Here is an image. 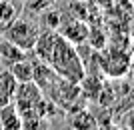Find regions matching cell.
<instances>
[{
    "label": "cell",
    "mask_w": 134,
    "mask_h": 130,
    "mask_svg": "<svg viewBox=\"0 0 134 130\" xmlns=\"http://www.w3.org/2000/svg\"><path fill=\"white\" fill-rule=\"evenodd\" d=\"M48 64L54 68V72L60 78L68 80V82H74V84H78L84 78V74H86V68H84L82 60H80L78 52H76V46L70 44L66 38H62L60 34L56 36Z\"/></svg>",
    "instance_id": "1"
},
{
    "label": "cell",
    "mask_w": 134,
    "mask_h": 130,
    "mask_svg": "<svg viewBox=\"0 0 134 130\" xmlns=\"http://www.w3.org/2000/svg\"><path fill=\"white\" fill-rule=\"evenodd\" d=\"M38 32H40V26L36 22L28 20V18L16 16L12 22H8L4 26L2 36H4L6 40H10L12 44L20 46L22 50L28 52V50H32V46H34V42H36Z\"/></svg>",
    "instance_id": "2"
},
{
    "label": "cell",
    "mask_w": 134,
    "mask_h": 130,
    "mask_svg": "<svg viewBox=\"0 0 134 130\" xmlns=\"http://www.w3.org/2000/svg\"><path fill=\"white\" fill-rule=\"evenodd\" d=\"M130 64H132V58H130L128 52H124V50H110L106 54H100V68L110 78L124 76L128 72Z\"/></svg>",
    "instance_id": "3"
},
{
    "label": "cell",
    "mask_w": 134,
    "mask_h": 130,
    "mask_svg": "<svg viewBox=\"0 0 134 130\" xmlns=\"http://www.w3.org/2000/svg\"><path fill=\"white\" fill-rule=\"evenodd\" d=\"M58 34L62 38H66L70 44L78 46V44H84L86 38H88V26L78 20V18H70V20H62L60 28H58Z\"/></svg>",
    "instance_id": "4"
},
{
    "label": "cell",
    "mask_w": 134,
    "mask_h": 130,
    "mask_svg": "<svg viewBox=\"0 0 134 130\" xmlns=\"http://www.w3.org/2000/svg\"><path fill=\"white\" fill-rule=\"evenodd\" d=\"M32 82L36 86H38L40 90L44 92V90H48L52 84H54V80L58 78V74L54 72V68L50 66L48 62H32Z\"/></svg>",
    "instance_id": "5"
},
{
    "label": "cell",
    "mask_w": 134,
    "mask_h": 130,
    "mask_svg": "<svg viewBox=\"0 0 134 130\" xmlns=\"http://www.w3.org/2000/svg\"><path fill=\"white\" fill-rule=\"evenodd\" d=\"M56 36H58V32H54V30H44V28L40 30L38 36H36V42H34L32 50H34V54H36L42 62H48V60H50Z\"/></svg>",
    "instance_id": "6"
},
{
    "label": "cell",
    "mask_w": 134,
    "mask_h": 130,
    "mask_svg": "<svg viewBox=\"0 0 134 130\" xmlns=\"http://www.w3.org/2000/svg\"><path fill=\"white\" fill-rule=\"evenodd\" d=\"M22 128V116L18 114L14 104L0 106V130H20Z\"/></svg>",
    "instance_id": "7"
},
{
    "label": "cell",
    "mask_w": 134,
    "mask_h": 130,
    "mask_svg": "<svg viewBox=\"0 0 134 130\" xmlns=\"http://www.w3.org/2000/svg\"><path fill=\"white\" fill-rule=\"evenodd\" d=\"M16 86H18V82H16V78L10 74L8 68L0 70V106L12 102L14 92H16Z\"/></svg>",
    "instance_id": "8"
},
{
    "label": "cell",
    "mask_w": 134,
    "mask_h": 130,
    "mask_svg": "<svg viewBox=\"0 0 134 130\" xmlns=\"http://www.w3.org/2000/svg\"><path fill=\"white\" fill-rule=\"evenodd\" d=\"M26 58V50H22L20 46L12 44L10 40L6 38H0V60L8 66V64L16 62V60H22Z\"/></svg>",
    "instance_id": "9"
},
{
    "label": "cell",
    "mask_w": 134,
    "mask_h": 130,
    "mask_svg": "<svg viewBox=\"0 0 134 130\" xmlns=\"http://www.w3.org/2000/svg\"><path fill=\"white\" fill-rule=\"evenodd\" d=\"M8 70H10V74L16 78V82L20 84V82H28V80H32V60H28L26 58H22V60H16V62L8 64Z\"/></svg>",
    "instance_id": "10"
},
{
    "label": "cell",
    "mask_w": 134,
    "mask_h": 130,
    "mask_svg": "<svg viewBox=\"0 0 134 130\" xmlns=\"http://www.w3.org/2000/svg\"><path fill=\"white\" fill-rule=\"evenodd\" d=\"M38 16H40V28L58 32V28H60V24H62V12L60 10H56L54 6H52V8L42 10Z\"/></svg>",
    "instance_id": "11"
},
{
    "label": "cell",
    "mask_w": 134,
    "mask_h": 130,
    "mask_svg": "<svg viewBox=\"0 0 134 130\" xmlns=\"http://www.w3.org/2000/svg\"><path fill=\"white\" fill-rule=\"evenodd\" d=\"M94 126H96L94 116L90 112H86L84 108L72 112V128H76V130H94Z\"/></svg>",
    "instance_id": "12"
},
{
    "label": "cell",
    "mask_w": 134,
    "mask_h": 130,
    "mask_svg": "<svg viewBox=\"0 0 134 130\" xmlns=\"http://www.w3.org/2000/svg\"><path fill=\"white\" fill-rule=\"evenodd\" d=\"M18 6L14 4V0H0V24L6 26L18 16Z\"/></svg>",
    "instance_id": "13"
},
{
    "label": "cell",
    "mask_w": 134,
    "mask_h": 130,
    "mask_svg": "<svg viewBox=\"0 0 134 130\" xmlns=\"http://www.w3.org/2000/svg\"><path fill=\"white\" fill-rule=\"evenodd\" d=\"M56 2H58V0H24V8H26L30 14H36V16H38L42 10L56 6Z\"/></svg>",
    "instance_id": "14"
},
{
    "label": "cell",
    "mask_w": 134,
    "mask_h": 130,
    "mask_svg": "<svg viewBox=\"0 0 134 130\" xmlns=\"http://www.w3.org/2000/svg\"><path fill=\"white\" fill-rule=\"evenodd\" d=\"M64 130H76V128H72V126H68V128H64Z\"/></svg>",
    "instance_id": "15"
},
{
    "label": "cell",
    "mask_w": 134,
    "mask_h": 130,
    "mask_svg": "<svg viewBox=\"0 0 134 130\" xmlns=\"http://www.w3.org/2000/svg\"><path fill=\"white\" fill-rule=\"evenodd\" d=\"M16 2H24V0H16Z\"/></svg>",
    "instance_id": "16"
},
{
    "label": "cell",
    "mask_w": 134,
    "mask_h": 130,
    "mask_svg": "<svg viewBox=\"0 0 134 130\" xmlns=\"http://www.w3.org/2000/svg\"><path fill=\"white\" fill-rule=\"evenodd\" d=\"M20 130H24V128H20Z\"/></svg>",
    "instance_id": "17"
}]
</instances>
